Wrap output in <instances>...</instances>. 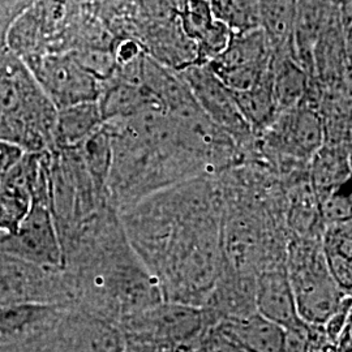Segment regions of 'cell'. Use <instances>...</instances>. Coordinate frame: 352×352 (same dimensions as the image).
<instances>
[{"label": "cell", "instance_id": "6da1fadb", "mask_svg": "<svg viewBox=\"0 0 352 352\" xmlns=\"http://www.w3.org/2000/svg\"><path fill=\"white\" fill-rule=\"evenodd\" d=\"M221 199L210 176H199L119 212L166 302L201 307L223 274Z\"/></svg>", "mask_w": 352, "mask_h": 352}, {"label": "cell", "instance_id": "7a4b0ae2", "mask_svg": "<svg viewBox=\"0 0 352 352\" xmlns=\"http://www.w3.org/2000/svg\"><path fill=\"white\" fill-rule=\"evenodd\" d=\"M286 270L302 320L324 327L347 295L331 274L322 240L300 236L292 241Z\"/></svg>", "mask_w": 352, "mask_h": 352}, {"label": "cell", "instance_id": "3957f363", "mask_svg": "<svg viewBox=\"0 0 352 352\" xmlns=\"http://www.w3.org/2000/svg\"><path fill=\"white\" fill-rule=\"evenodd\" d=\"M120 327L128 340L168 352L190 350L212 327L202 307L162 302L124 320Z\"/></svg>", "mask_w": 352, "mask_h": 352}, {"label": "cell", "instance_id": "277c9868", "mask_svg": "<svg viewBox=\"0 0 352 352\" xmlns=\"http://www.w3.org/2000/svg\"><path fill=\"white\" fill-rule=\"evenodd\" d=\"M325 144V128L317 106L307 97L256 136L254 151L283 157L296 162H309Z\"/></svg>", "mask_w": 352, "mask_h": 352}, {"label": "cell", "instance_id": "5b68a950", "mask_svg": "<svg viewBox=\"0 0 352 352\" xmlns=\"http://www.w3.org/2000/svg\"><path fill=\"white\" fill-rule=\"evenodd\" d=\"M21 60L58 110L98 101L102 81L78 63L71 51L42 52Z\"/></svg>", "mask_w": 352, "mask_h": 352}, {"label": "cell", "instance_id": "8992f818", "mask_svg": "<svg viewBox=\"0 0 352 352\" xmlns=\"http://www.w3.org/2000/svg\"><path fill=\"white\" fill-rule=\"evenodd\" d=\"M177 72L188 84L205 113L232 138L250 160L256 135L240 111L232 91L217 77L208 63L190 64Z\"/></svg>", "mask_w": 352, "mask_h": 352}, {"label": "cell", "instance_id": "52a82bcc", "mask_svg": "<svg viewBox=\"0 0 352 352\" xmlns=\"http://www.w3.org/2000/svg\"><path fill=\"white\" fill-rule=\"evenodd\" d=\"M0 252L42 267L63 270V248L49 196L33 197L30 210L19 230L0 238Z\"/></svg>", "mask_w": 352, "mask_h": 352}, {"label": "cell", "instance_id": "ba28073f", "mask_svg": "<svg viewBox=\"0 0 352 352\" xmlns=\"http://www.w3.org/2000/svg\"><path fill=\"white\" fill-rule=\"evenodd\" d=\"M52 352H126L120 324L72 302L50 331Z\"/></svg>", "mask_w": 352, "mask_h": 352}, {"label": "cell", "instance_id": "9c48e42d", "mask_svg": "<svg viewBox=\"0 0 352 352\" xmlns=\"http://www.w3.org/2000/svg\"><path fill=\"white\" fill-rule=\"evenodd\" d=\"M273 56L269 38L256 28L232 33L226 49L208 64L227 88L241 91L254 87L269 72Z\"/></svg>", "mask_w": 352, "mask_h": 352}, {"label": "cell", "instance_id": "30bf717a", "mask_svg": "<svg viewBox=\"0 0 352 352\" xmlns=\"http://www.w3.org/2000/svg\"><path fill=\"white\" fill-rule=\"evenodd\" d=\"M179 25L184 34L196 45L197 63H209L225 50L232 32L217 19L210 0H179Z\"/></svg>", "mask_w": 352, "mask_h": 352}, {"label": "cell", "instance_id": "8fae6325", "mask_svg": "<svg viewBox=\"0 0 352 352\" xmlns=\"http://www.w3.org/2000/svg\"><path fill=\"white\" fill-rule=\"evenodd\" d=\"M72 302H13L0 305V344L47 336Z\"/></svg>", "mask_w": 352, "mask_h": 352}, {"label": "cell", "instance_id": "7c38bea8", "mask_svg": "<svg viewBox=\"0 0 352 352\" xmlns=\"http://www.w3.org/2000/svg\"><path fill=\"white\" fill-rule=\"evenodd\" d=\"M256 309L283 329L302 320L286 265L264 269L256 274Z\"/></svg>", "mask_w": 352, "mask_h": 352}, {"label": "cell", "instance_id": "4fadbf2b", "mask_svg": "<svg viewBox=\"0 0 352 352\" xmlns=\"http://www.w3.org/2000/svg\"><path fill=\"white\" fill-rule=\"evenodd\" d=\"M338 12L336 0H298L292 33L296 62L312 78L316 43L331 17Z\"/></svg>", "mask_w": 352, "mask_h": 352}, {"label": "cell", "instance_id": "5bb4252c", "mask_svg": "<svg viewBox=\"0 0 352 352\" xmlns=\"http://www.w3.org/2000/svg\"><path fill=\"white\" fill-rule=\"evenodd\" d=\"M215 327L245 352H283L285 329L257 311L218 322Z\"/></svg>", "mask_w": 352, "mask_h": 352}, {"label": "cell", "instance_id": "9a60e30c", "mask_svg": "<svg viewBox=\"0 0 352 352\" xmlns=\"http://www.w3.org/2000/svg\"><path fill=\"white\" fill-rule=\"evenodd\" d=\"M308 164L318 204L352 179L351 153L344 144L325 142Z\"/></svg>", "mask_w": 352, "mask_h": 352}, {"label": "cell", "instance_id": "2e32d148", "mask_svg": "<svg viewBox=\"0 0 352 352\" xmlns=\"http://www.w3.org/2000/svg\"><path fill=\"white\" fill-rule=\"evenodd\" d=\"M98 101L82 102L59 109L54 129L52 149H72L80 146L103 126Z\"/></svg>", "mask_w": 352, "mask_h": 352}, {"label": "cell", "instance_id": "e0dca14e", "mask_svg": "<svg viewBox=\"0 0 352 352\" xmlns=\"http://www.w3.org/2000/svg\"><path fill=\"white\" fill-rule=\"evenodd\" d=\"M272 76L279 113L299 104L305 98L312 81L308 72L296 62L292 52H274Z\"/></svg>", "mask_w": 352, "mask_h": 352}, {"label": "cell", "instance_id": "ac0fdd59", "mask_svg": "<svg viewBox=\"0 0 352 352\" xmlns=\"http://www.w3.org/2000/svg\"><path fill=\"white\" fill-rule=\"evenodd\" d=\"M232 94L256 136L263 133L280 113L273 90L272 67L254 87L241 91H232Z\"/></svg>", "mask_w": 352, "mask_h": 352}, {"label": "cell", "instance_id": "d6986e66", "mask_svg": "<svg viewBox=\"0 0 352 352\" xmlns=\"http://www.w3.org/2000/svg\"><path fill=\"white\" fill-rule=\"evenodd\" d=\"M298 0H258L260 28L274 52H292V33Z\"/></svg>", "mask_w": 352, "mask_h": 352}, {"label": "cell", "instance_id": "ffe728a7", "mask_svg": "<svg viewBox=\"0 0 352 352\" xmlns=\"http://www.w3.org/2000/svg\"><path fill=\"white\" fill-rule=\"evenodd\" d=\"M32 193L25 184L6 176L0 183V232L14 234L32 206Z\"/></svg>", "mask_w": 352, "mask_h": 352}, {"label": "cell", "instance_id": "44dd1931", "mask_svg": "<svg viewBox=\"0 0 352 352\" xmlns=\"http://www.w3.org/2000/svg\"><path fill=\"white\" fill-rule=\"evenodd\" d=\"M214 14L232 33H243L260 28L258 0H210Z\"/></svg>", "mask_w": 352, "mask_h": 352}, {"label": "cell", "instance_id": "7402d4cb", "mask_svg": "<svg viewBox=\"0 0 352 352\" xmlns=\"http://www.w3.org/2000/svg\"><path fill=\"white\" fill-rule=\"evenodd\" d=\"M0 141L19 145L26 153L32 151L30 138L24 126L10 113L0 109Z\"/></svg>", "mask_w": 352, "mask_h": 352}, {"label": "cell", "instance_id": "603a6c76", "mask_svg": "<svg viewBox=\"0 0 352 352\" xmlns=\"http://www.w3.org/2000/svg\"><path fill=\"white\" fill-rule=\"evenodd\" d=\"M351 164H352V154H351Z\"/></svg>", "mask_w": 352, "mask_h": 352}, {"label": "cell", "instance_id": "cb8c5ba5", "mask_svg": "<svg viewBox=\"0 0 352 352\" xmlns=\"http://www.w3.org/2000/svg\"><path fill=\"white\" fill-rule=\"evenodd\" d=\"M1 52H3V51H1ZM1 52H0V54H1Z\"/></svg>", "mask_w": 352, "mask_h": 352}]
</instances>
